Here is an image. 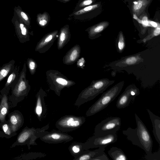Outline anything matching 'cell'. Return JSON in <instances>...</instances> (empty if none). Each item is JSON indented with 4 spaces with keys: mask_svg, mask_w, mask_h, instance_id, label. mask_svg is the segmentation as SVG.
I'll use <instances>...</instances> for the list:
<instances>
[{
    "mask_svg": "<svg viewBox=\"0 0 160 160\" xmlns=\"http://www.w3.org/2000/svg\"><path fill=\"white\" fill-rule=\"evenodd\" d=\"M46 92L41 88L36 95V100L34 111L38 119L42 121L46 116L47 109L44 98L46 96Z\"/></svg>",
    "mask_w": 160,
    "mask_h": 160,
    "instance_id": "7c38bea8",
    "label": "cell"
},
{
    "mask_svg": "<svg viewBox=\"0 0 160 160\" xmlns=\"http://www.w3.org/2000/svg\"><path fill=\"white\" fill-rule=\"evenodd\" d=\"M155 36L158 35L160 33V28L159 27L157 28L153 32Z\"/></svg>",
    "mask_w": 160,
    "mask_h": 160,
    "instance_id": "f35d334b",
    "label": "cell"
},
{
    "mask_svg": "<svg viewBox=\"0 0 160 160\" xmlns=\"http://www.w3.org/2000/svg\"><path fill=\"white\" fill-rule=\"evenodd\" d=\"M81 48L80 45L76 44L72 47L64 56L62 61L64 64L72 65L76 62L80 55Z\"/></svg>",
    "mask_w": 160,
    "mask_h": 160,
    "instance_id": "2e32d148",
    "label": "cell"
},
{
    "mask_svg": "<svg viewBox=\"0 0 160 160\" xmlns=\"http://www.w3.org/2000/svg\"><path fill=\"white\" fill-rule=\"evenodd\" d=\"M108 25V22H103L90 28L88 31L89 38L90 39H94L98 38L99 36L98 34Z\"/></svg>",
    "mask_w": 160,
    "mask_h": 160,
    "instance_id": "7402d4cb",
    "label": "cell"
},
{
    "mask_svg": "<svg viewBox=\"0 0 160 160\" xmlns=\"http://www.w3.org/2000/svg\"><path fill=\"white\" fill-rule=\"evenodd\" d=\"M68 150L71 155L76 158L81 155L85 150L84 143L75 142L68 147Z\"/></svg>",
    "mask_w": 160,
    "mask_h": 160,
    "instance_id": "cb8c5ba5",
    "label": "cell"
},
{
    "mask_svg": "<svg viewBox=\"0 0 160 160\" xmlns=\"http://www.w3.org/2000/svg\"><path fill=\"white\" fill-rule=\"evenodd\" d=\"M58 31H55L46 34L38 42L35 51L40 53H43L47 52L58 37Z\"/></svg>",
    "mask_w": 160,
    "mask_h": 160,
    "instance_id": "4fadbf2b",
    "label": "cell"
},
{
    "mask_svg": "<svg viewBox=\"0 0 160 160\" xmlns=\"http://www.w3.org/2000/svg\"><path fill=\"white\" fill-rule=\"evenodd\" d=\"M26 63L23 65L20 72L18 80L16 84L11 88V94L8 96V100L11 108H14L20 102L27 97L31 89L28 80L26 79Z\"/></svg>",
    "mask_w": 160,
    "mask_h": 160,
    "instance_id": "3957f363",
    "label": "cell"
},
{
    "mask_svg": "<svg viewBox=\"0 0 160 160\" xmlns=\"http://www.w3.org/2000/svg\"><path fill=\"white\" fill-rule=\"evenodd\" d=\"M40 140L49 144H56L68 142L72 141L73 138L60 130H53L51 132L46 131L40 138Z\"/></svg>",
    "mask_w": 160,
    "mask_h": 160,
    "instance_id": "8fae6325",
    "label": "cell"
},
{
    "mask_svg": "<svg viewBox=\"0 0 160 160\" xmlns=\"http://www.w3.org/2000/svg\"><path fill=\"white\" fill-rule=\"evenodd\" d=\"M49 128L48 124L41 128H28L26 126L18 134L16 141L10 147L11 148L16 146L27 145L30 149L31 145H36V140L45 134Z\"/></svg>",
    "mask_w": 160,
    "mask_h": 160,
    "instance_id": "5b68a950",
    "label": "cell"
},
{
    "mask_svg": "<svg viewBox=\"0 0 160 160\" xmlns=\"http://www.w3.org/2000/svg\"><path fill=\"white\" fill-rule=\"evenodd\" d=\"M114 82V81L110 80L107 78L92 81L90 84L83 90L79 94L74 104V105L79 107L84 103L93 100Z\"/></svg>",
    "mask_w": 160,
    "mask_h": 160,
    "instance_id": "7a4b0ae2",
    "label": "cell"
},
{
    "mask_svg": "<svg viewBox=\"0 0 160 160\" xmlns=\"http://www.w3.org/2000/svg\"><path fill=\"white\" fill-rule=\"evenodd\" d=\"M137 127L135 128H128L123 130L122 133L132 144L144 150L146 155L151 154L153 141L151 135L146 126L138 115L135 114Z\"/></svg>",
    "mask_w": 160,
    "mask_h": 160,
    "instance_id": "6da1fadb",
    "label": "cell"
},
{
    "mask_svg": "<svg viewBox=\"0 0 160 160\" xmlns=\"http://www.w3.org/2000/svg\"><path fill=\"white\" fill-rule=\"evenodd\" d=\"M85 121V118L84 117L66 115L58 120L55 126L59 130L65 132H68L79 128Z\"/></svg>",
    "mask_w": 160,
    "mask_h": 160,
    "instance_id": "ba28073f",
    "label": "cell"
},
{
    "mask_svg": "<svg viewBox=\"0 0 160 160\" xmlns=\"http://www.w3.org/2000/svg\"><path fill=\"white\" fill-rule=\"evenodd\" d=\"M0 92V122H2L6 120V116L11 108L8 100L9 92L1 91Z\"/></svg>",
    "mask_w": 160,
    "mask_h": 160,
    "instance_id": "9a60e30c",
    "label": "cell"
},
{
    "mask_svg": "<svg viewBox=\"0 0 160 160\" xmlns=\"http://www.w3.org/2000/svg\"><path fill=\"white\" fill-rule=\"evenodd\" d=\"M150 0H138L133 2L132 6L133 12L136 15H139L145 9Z\"/></svg>",
    "mask_w": 160,
    "mask_h": 160,
    "instance_id": "484cf974",
    "label": "cell"
},
{
    "mask_svg": "<svg viewBox=\"0 0 160 160\" xmlns=\"http://www.w3.org/2000/svg\"><path fill=\"white\" fill-rule=\"evenodd\" d=\"M77 62V67L82 69H84V67L85 66V61L84 58H81L78 59Z\"/></svg>",
    "mask_w": 160,
    "mask_h": 160,
    "instance_id": "836d02e7",
    "label": "cell"
},
{
    "mask_svg": "<svg viewBox=\"0 0 160 160\" xmlns=\"http://www.w3.org/2000/svg\"><path fill=\"white\" fill-rule=\"evenodd\" d=\"M15 62L12 60L0 68V82L8 76L14 69Z\"/></svg>",
    "mask_w": 160,
    "mask_h": 160,
    "instance_id": "603a6c76",
    "label": "cell"
},
{
    "mask_svg": "<svg viewBox=\"0 0 160 160\" xmlns=\"http://www.w3.org/2000/svg\"><path fill=\"white\" fill-rule=\"evenodd\" d=\"M150 23L154 27H157V24L156 22L153 21H150Z\"/></svg>",
    "mask_w": 160,
    "mask_h": 160,
    "instance_id": "60d3db41",
    "label": "cell"
},
{
    "mask_svg": "<svg viewBox=\"0 0 160 160\" xmlns=\"http://www.w3.org/2000/svg\"><path fill=\"white\" fill-rule=\"evenodd\" d=\"M121 118L118 117H111L102 120L95 126L94 136L101 137L108 134L117 133L120 128Z\"/></svg>",
    "mask_w": 160,
    "mask_h": 160,
    "instance_id": "52a82bcc",
    "label": "cell"
},
{
    "mask_svg": "<svg viewBox=\"0 0 160 160\" xmlns=\"http://www.w3.org/2000/svg\"><path fill=\"white\" fill-rule=\"evenodd\" d=\"M139 56L135 55L128 57L123 59L122 61L123 64L128 65H131L136 63L139 61Z\"/></svg>",
    "mask_w": 160,
    "mask_h": 160,
    "instance_id": "f546056e",
    "label": "cell"
},
{
    "mask_svg": "<svg viewBox=\"0 0 160 160\" xmlns=\"http://www.w3.org/2000/svg\"><path fill=\"white\" fill-rule=\"evenodd\" d=\"M47 82L49 89L58 96L64 88H69L75 84V82L68 78L59 71L50 69L46 72Z\"/></svg>",
    "mask_w": 160,
    "mask_h": 160,
    "instance_id": "8992f818",
    "label": "cell"
},
{
    "mask_svg": "<svg viewBox=\"0 0 160 160\" xmlns=\"http://www.w3.org/2000/svg\"><path fill=\"white\" fill-rule=\"evenodd\" d=\"M15 32L19 41L23 43L30 41L29 32L27 27L21 21L13 22Z\"/></svg>",
    "mask_w": 160,
    "mask_h": 160,
    "instance_id": "e0dca14e",
    "label": "cell"
},
{
    "mask_svg": "<svg viewBox=\"0 0 160 160\" xmlns=\"http://www.w3.org/2000/svg\"><path fill=\"white\" fill-rule=\"evenodd\" d=\"M116 42L118 50L119 52H121L123 51L125 46V39L122 32L119 33Z\"/></svg>",
    "mask_w": 160,
    "mask_h": 160,
    "instance_id": "4dcf8cb0",
    "label": "cell"
},
{
    "mask_svg": "<svg viewBox=\"0 0 160 160\" xmlns=\"http://www.w3.org/2000/svg\"><path fill=\"white\" fill-rule=\"evenodd\" d=\"M142 21V24L145 26H147L149 24V22L148 21L147 18L144 17L143 18Z\"/></svg>",
    "mask_w": 160,
    "mask_h": 160,
    "instance_id": "74e56055",
    "label": "cell"
},
{
    "mask_svg": "<svg viewBox=\"0 0 160 160\" xmlns=\"http://www.w3.org/2000/svg\"><path fill=\"white\" fill-rule=\"evenodd\" d=\"M98 6V4H95L87 6L76 12L75 14L77 15L82 14L95 8Z\"/></svg>",
    "mask_w": 160,
    "mask_h": 160,
    "instance_id": "d6a6232c",
    "label": "cell"
},
{
    "mask_svg": "<svg viewBox=\"0 0 160 160\" xmlns=\"http://www.w3.org/2000/svg\"><path fill=\"white\" fill-rule=\"evenodd\" d=\"M117 140V133L110 134L101 137L93 136L84 143V148L85 150H87L97 148H105L108 145L115 142Z\"/></svg>",
    "mask_w": 160,
    "mask_h": 160,
    "instance_id": "9c48e42d",
    "label": "cell"
},
{
    "mask_svg": "<svg viewBox=\"0 0 160 160\" xmlns=\"http://www.w3.org/2000/svg\"><path fill=\"white\" fill-rule=\"evenodd\" d=\"M0 128L8 136V138L16 135L17 134L16 132H13L12 130L8 120H6L2 122H0Z\"/></svg>",
    "mask_w": 160,
    "mask_h": 160,
    "instance_id": "4316f807",
    "label": "cell"
},
{
    "mask_svg": "<svg viewBox=\"0 0 160 160\" xmlns=\"http://www.w3.org/2000/svg\"><path fill=\"white\" fill-rule=\"evenodd\" d=\"M92 160H109L104 152L101 154L93 159Z\"/></svg>",
    "mask_w": 160,
    "mask_h": 160,
    "instance_id": "e575fe53",
    "label": "cell"
},
{
    "mask_svg": "<svg viewBox=\"0 0 160 160\" xmlns=\"http://www.w3.org/2000/svg\"><path fill=\"white\" fill-rule=\"evenodd\" d=\"M8 120L12 130L14 132L18 131L23 125L24 118L22 113L15 110L8 114Z\"/></svg>",
    "mask_w": 160,
    "mask_h": 160,
    "instance_id": "5bb4252c",
    "label": "cell"
},
{
    "mask_svg": "<svg viewBox=\"0 0 160 160\" xmlns=\"http://www.w3.org/2000/svg\"><path fill=\"white\" fill-rule=\"evenodd\" d=\"M92 2V0H85L82 2L81 5L82 6H88L91 4Z\"/></svg>",
    "mask_w": 160,
    "mask_h": 160,
    "instance_id": "8d00e7d4",
    "label": "cell"
},
{
    "mask_svg": "<svg viewBox=\"0 0 160 160\" xmlns=\"http://www.w3.org/2000/svg\"><path fill=\"white\" fill-rule=\"evenodd\" d=\"M0 138H8V136L2 131H0Z\"/></svg>",
    "mask_w": 160,
    "mask_h": 160,
    "instance_id": "ab89813d",
    "label": "cell"
},
{
    "mask_svg": "<svg viewBox=\"0 0 160 160\" xmlns=\"http://www.w3.org/2000/svg\"><path fill=\"white\" fill-rule=\"evenodd\" d=\"M38 23L41 26H44L47 23L48 21L44 18H41L38 20Z\"/></svg>",
    "mask_w": 160,
    "mask_h": 160,
    "instance_id": "d590c367",
    "label": "cell"
},
{
    "mask_svg": "<svg viewBox=\"0 0 160 160\" xmlns=\"http://www.w3.org/2000/svg\"><path fill=\"white\" fill-rule=\"evenodd\" d=\"M15 11L16 12L18 18L22 20L26 25L29 27V19L27 15L20 8H15Z\"/></svg>",
    "mask_w": 160,
    "mask_h": 160,
    "instance_id": "83f0119b",
    "label": "cell"
},
{
    "mask_svg": "<svg viewBox=\"0 0 160 160\" xmlns=\"http://www.w3.org/2000/svg\"><path fill=\"white\" fill-rule=\"evenodd\" d=\"M19 70L20 66H15L12 71L8 76L4 87L0 91L9 92L10 89L18 82L20 73Z\"/></svg>",
    "mask_w": 160,
    "mask_h": 160,
    "instance_id": "ac0fdd59",
    "label": "cell"
},
{
    "mask_svg": "<svg viewBox=\"0 0 160 160\" xmlns=\"http://www.w3.org/2000/svg\"><path fill=\"white\" fill-rule=\"evenodd\" d=\"M70 38L71 34L68 28L64 27L62 28L57 40L58 49H62L69 41Z\"/></svg>",
    "mask_w": 160,
    "mask_h": 160,
    "instance_id": "44dd1931",
    "label": "cell"
},
{
    "mask_svg": "<svg viewBox=\"0 0 160 160\" xmlns=\"http://www.w3.org/2000/svg\"><path fill=\"white\" fill-rule=\"evenodd\" d=\"M147 110L152 124L154 136L160 145V117L154 114L149 109H147Z\"/></svg>",
    "mask_w": 160,
    "mask_h": 160,
    "instance_id": "d6986e66",
    "label": "cell"
},
{
    "mask_svg": "<svg viewBox=\"0 0 160 160\" xmlns=\"http://www.w3.org/2000/svg\"><path fill=\"white\" fill-rule=\"evenodd\" d=\"M124 84L122 81L104 92L100 98L90 107L86 113L87 117L93 115L106 108L119 95Z\"/></svg>",
    "mask_w": 160,
    "mask_h": 160,
    "instance_id": "277c9868",
    "label": "cell"
},
{
    "mask_svg": "<svg viewBox=\"0 0 160 160\" xmlns=\"http://www.w3.org/2000/svg\"><path fill=\"white\" fill-rule=\"evenodd\" d=\"M27 64L30 74L32 75H34L38 67L36 62L33 59L28 58L27 60Z\"/></svg>",
    "mask_w": 160,
    "mask_h": 160,
    "instance_id": "f1b7e54d",
    "label": "cell"
},
{
    "mask_svg": "<svg viewBox=\"0 0 160 160\" xmlns=\"http://www.w3.org/2000/svg\"><path fill=\"white\" fill-rule=\"evenodd\" d=\"M133 18L137 20L138 19L137 15L135 14L133 15Z\"/></svg>",
    "mask_w": 160,
    "mask_h": 160,
    "instance_id": "b9f144b4",
    "label": "cell"
},
{
    "mask_svg": "<svg viewBox=\"0 0 160 160\" xmlns=\"http://www.w3.org/2000/svg\"><path fill=\"white\" fill-rule=\"evenodd\" d=\"M139 94V90L135 85H129L118 98L116 103L117 108L118 109L126 108Z\"/></svg>",
    "mask_w": 160,
    "mask_h": 160,
    "instance_id": "30bf717a",
    "label": "cell"
},
{
    "mask_svg": "<svg viewBox=\"0 0 160 160\" xmlns=\"http://www.w3.org/2000/svg\"><path fill=\"white\" fill-rule=\"evenodd\" d=\"M105 148L102 147L98 148L94 150L88 149L85 150L83 153L77 157L74 158L73 160H92L94 158L102 153Z\"/></svg>",
    "mask_w": 160,
    "mask_h": 160,
    "instance_id": "ffe728a7",
    "label": "cell"
},
{
    "mask_svg": "<svg viewBox=\"0 0 160 160\" xmlns=\"http://www.w3.org/2000/svg\"><path fill=\"white\" fill-rule=\"evenodd\" d=\"M108 154L113 160H127V157L122 150L118 147H113L108 151Z\"/></svg>",
    "mask_w": 160,
    "mask_h": 160,
    "instance_id": "d4e9b609",
    "label": "cell"
},
{
    "mask_svg": "<svg viewBox=\"0 0 160 160\" xmlns=\"http://www.w3.org/2000/svg\"><path fill=\"white\" fill-rule=\"evenodd\" d=\"M145 158L148 160H160V149L153 153H152L148 155H146Z\"/></svg>",
    "mask_w": 160,
    "mask_h": 160,
    "instance_id": "1f68e13d",
    "label": "cell"
}]
</instances>
